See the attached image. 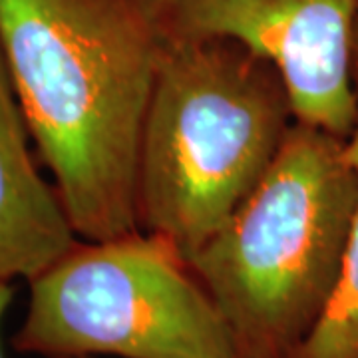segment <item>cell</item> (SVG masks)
<instances>
[{
	"label": "cell",
	"mask_w": 358,
	"mask_h": 358,
	"mask_svg": "<svg viewBox=\"0 0 358 358\" xmlns=\"http://www.w3.org/2000/svg\"><path fill=\"white\" fill-rule=\"evenodd\" d=\"M167 42L157 0H0L16 100L84 241L140 229L141 129Z\"/></svg>",
	"instance_id": "cell-1"
},
{
	"label": "cell",
	"mask_w": 358,
	"mask_h": 358,
	"mask_svg": "<svg viewBox=\"0 0 358 358\" xmlns=\"http://www.w3.org/2000/svg\"><path fill=\"white\" fill-rule=\"evenodd\" d=\"M294 122L268 60L231 40H169L141 129L140 229L189 259L255 192Z\"/></svg>",
	"instance_id": "cell-2"
},
{
	"label": "cell",
	"mask_w": 358,
	"mask_h": 358,
	"mask_svg": "<svg viewBox=\"0 0 358 358\" xmlns=\"http://www.w3.org/2000/svg\"><path fill=\"white\" fill-rule=\"evenodd\" d=\"M358 207L346 140L294 122L243 205L187 261L241 358H291L341 277Z\"/></svg>",
	"instance_id": "cell-3"
},
{
	"label": "cell",
	"mask_w": 358,
	"mask_h": 358,
	"mask_svg": "<svg viewBox=\"0 0 358 358\" xmlns=\"http://www.w3.org/2000/svg\"><path fill=\"white\" fill-rule=\"evenodd\" d=\"M13 346L46 358H241L187 257L143 229L82 239L32 279Z\"/></svg>",
	"instance_id": "cell-4"
},
{
	"label": "cell",
	"mask_w": 358,
	"mask_h": 358,
	"mask_svg": "<svg viewBox=\"0 0 358 358\" xmlns=\"http://www.w3.org/2000/svg\"><path fill=\"white\" fill-rule=\"evenodd\" d=\"M357 0H157L167 40H231L268 60L296 122L348 140L358 122L352 76Z\"/></svg>",
	"instance_id": "cell-5"
},
{
	"label": "cell",
	"mask_w": 358,
	"mask_h": 358,
	"mask_svg": "<svg viewBox=\"0 0 358 358\" xmlns=\"http://www.w3.org/2000/svg\"><path fill=\"white\" fill-rule=\"evenodd\" d=\"M0 50V282H30L78 243L58 189L42 178Z\"/></svg>",
	"instance_id": "cell-6"
},
{
	"label": "cell",
	"mask_w": 358,
	"mask_h": 358,
	"mask_svg": "<svg viewBox=\"0 0 358 358\" xmlns=\"http://www.w3.org/2000/svg\"><path fill=\"white\" fill-rule=\"evenodd\" d=\"M346 154L358 171V122L346 140ZM291 358H358V207L331 303Z\"/></svg>",
	"instance_id": "cell-7"
},
{
	"label": "cell",
	"mask_w": 358,
	"mask_h": 358,
	"mask_svg": "<svg viewBox=\"0 0 358 358\" xmlns=\"http://www.w3.org/2000/svg\"><path fill=\"white\" fill-rule=\"evenodd\" d=\"M14 301V287L13 282H0V331H2V322L8 315V308ZM0 358H4L2 345H0Z\"/></svg>",
	"instance_id": "cell-8"
},
{
	"label": "cell",
	"mask_w": 358,
	"mask_h": 358,
	"mask_svg": "<svg viewBox=\"0 0 358 358\" xmlns=\"http://www.w3.org/2000/svg\"><path fill=\"white\" fill-rule=\"evenodd\" d=\"M352 76L358 88V0L355 8V22H352Z\"/></svg>",
	"instance_id": "cell-9"
},
{
	"label": "cell",
	"mask_w": 358,
	"mask_h": 358,
	"mask_svg": "<svg viewBox=\"0 0 358 358\" xmlns=\"http://www.w3.org/2000/svg\"><path fill=\"white\" fill-rule=\"evenodd\" d=\"M78 358H94V357H78Z\"/></svg>",
	"instance_id": "cell-10"
}]
</instances>
